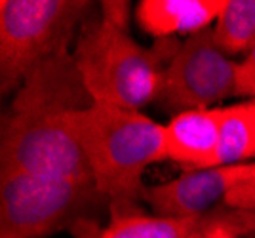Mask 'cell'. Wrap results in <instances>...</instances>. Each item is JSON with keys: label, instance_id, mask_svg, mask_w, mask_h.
I'll list each match as a JSON object with an SVG mask.
<instances>
[{"label": "cell", "instance_id": "6da1fadb", "mask_svg": "<svg viewBox=\"0 0 255 238\" xmlns=\"http://www.w3.org/2000/svg\"><path fill=\"white\" fill-rule=\"evenodd\" d=\"M94 103L73 52L46 59L23 80L2 117L0 168L94 181L71 124Z\"/></svg>", "mask_w": 255, "mask_h": 238}, {"label": "cell", "instance_id": "7a4b0ae2", "mask_svg": "<svg viewBox=\"0 0 255 238\" xmlns=\"http://www.w3.org/2000/svg\"><path fill=\"white\" fill-rule=\"evenodd\" d=\"M71 124L96 187L118 208L143 198V172L166 160L162 124L137 111L92 103L76 111Z\"/></svg>", "mask_w": 255, "mask_h": 238}, {"label": "cell", "instance_id": "3957f363", "mask_svg": "<svg viewBox=\"0 0 255 238\" xmlns=\"http://www.w3.org/2000/svg\"><path fill=\"white\" fill-rule=\"evenodd\" d=\"M179 42L160 38L154 48H143L129 33L128 25L101 19L86 27L73 50L76 67L96 103L137 111L154 101L164 86V57Z\"/></svg>", "mask_w": 255, "mask_h": 238}, {"label": "cell", "instance_id": "277c9868", "mask_svg": "<svg viewBox=\"0 0 255 238\" xmlns=\"http://www.w3.org/2000/svg\"><path fill=\"white\" fill-rule=\"evenodd\" d=\"M101 206L111 202L94 181L0 168V235L46 238L86 225Z\"/></svg>", "mask_w": 255, "mask_h": 238}, {"label": "cell", "instance_id": "5b68a950", "mask_svg": "<svg viewBox=\"0 0 255 238\" xmlns=\"http://www.w3.org/2000/svg\"><path fill=\"white\" fill-rule=\"evenodd\" d=\"M86 0L0 2V88L17 92L23 80L53 55L69 52L76 27L90 11Z\"/></svg>", "mask_w": 255, "mask_h": 238}, {"label": "cell", "instance_id": "8992f818", "mask_svg": "<svg viewBox=\"0 0 255 238\" xmlns=\"http://www.w3.org/2000/svg\"><path fill=\"white\" fill-rule=\"evenodd\" d=\"M238 63L215 42L213 31L191 34L164 69L160 99L177 113L212 109L227 96H236Z\"/></svg>", "mask_w": 255, "mask_h": 238}, {"label": "cell", "instance_id": "52a82bcc", "mask_svg": "<svg viewBox=\"0 0 255 238\" xmlns=\"http://www.w3.org/2000/svg\"><path fill=\"white\" fill-rule=\"evenodd\" d=\"M255 160L234 166L191 170L166 183L145 187L143 200L162 217H202L254 173Z\"/></svg>", "mask_w": 255, "mask_h": 238}, {"label": "cell", "instance_id": "ba28073f", "mask_svg": "<svg viewBox=\"0 0 255 238\" xmlns=\"http://www.w3.org/2000/svg\"><path fill=\"white\" fill-rule=\"evenodd\" d=\"M221 109H196L177 113L162 128L166 160L191 170L217 168Z\"/></svg>", "mask_w": 255, "mask_h": 238}, {"label": "cell", "instance_id": "9c48e42d", "mask_svg": "<svg viewBox=\"0 0 255 238\" xmlns=\"http://www.w3.org/2000/svg\"><path fill=\"white\" fill-rule=\"evenodd\" d=\"M225 0H143L135 8V19L145 33L156 38L196 34L217 21Z\"/></svg>", "mask_w": 255, "mask_h": 238}, {"label": "cell", "instance_id": "30bf717a", "mask_svg": "<svg viewBox=\"0 0 255 238\" xmlns=\"http://www.w3.org/2000/svg\"><path fill=\"white\" fill-rule=\"evenodd\" d=\"M109 210L111 223L96 238H189L204 217L147 216L135 206Z\"/></svg>", "mask_w": 255, "mask_h": 238}, {"label": "cell", "instance_id": "8fae6325", "mask_svg": "<svg viewBox=\"0 0 255 238\" xmlns=\"http://www.w3.org/2000/svg\"><path fill=\"white\" fill-rule=\"evenodd\" d=\"M255 158V99L221 109L219 145L215 166L254 162Z\"/></svg>", "mask_w": 255, "mask_h": 238}, {"label": "cell", "instance_id": "7c38bea8", "mask_svg": "<svg viewBox=\"0 0 255 238\" xmlns=\"http://www.w3.org/2000/svg\"><path fill=\"white\" fill-rule=\"evenodd\" d=\"M213 36L227 55L250 54L255 46V0H225Z\"/></svg>", "mask_w": 255, "mask_h": 238}, {"label": "cell", "instance_id": "4fadbf2b", "mask_svg": "<svg viewBox=\"0 0 255 238\" xmlns=\"http://www.w3.org/2000/svg\"><path fill=\"white\" fill-rule=\"evenodd\" d=\"M255 237V216L229 206L206 214L189 238H244Z\"/></svg>", "mask_w": 255, "mask_h": 238}, {"label": "cell", "instance_id": "5bb4252c", "mask_svg": "<svg viewBox=\"0 0 255 238\" xmlns=\"http://www.w3.org/2000/svg\"><path fill=\"white\" fill-rule=\"evenodd\" d=\"M225 206L234 210H244L255 216V170L254 173L234 189L231 195L225 198Z\"/></svg>", "mask_w": 255, "mask_h": 238}, {"label": "cell", "instance_id": "9a60e30c", "mask_svg": "<svg viewBox=\"0 0 255 238\" xmlns=\"http://www.w3.org/2000/svg\"><path fill=\"white\" fill-rule=\"evenodd\" d=\"M236 96L255 99V46L236 71Z\"/></svg>", "mask_w": 255, "mask_h": 238}, {"label": "cell", "instance_id": "2e32d148", "mask_svg": "<svg viewBox=\"0 0 255 238\" xmlns=\"http://www.w3.org/2000/svg\"><path fill=\"white\" fill-rule=\"evenodd\" d=\"M0 238H13V237H6V235H0Z\"/></svg>", "mask_w": 255, "mask_h": 238}]
</instances>
